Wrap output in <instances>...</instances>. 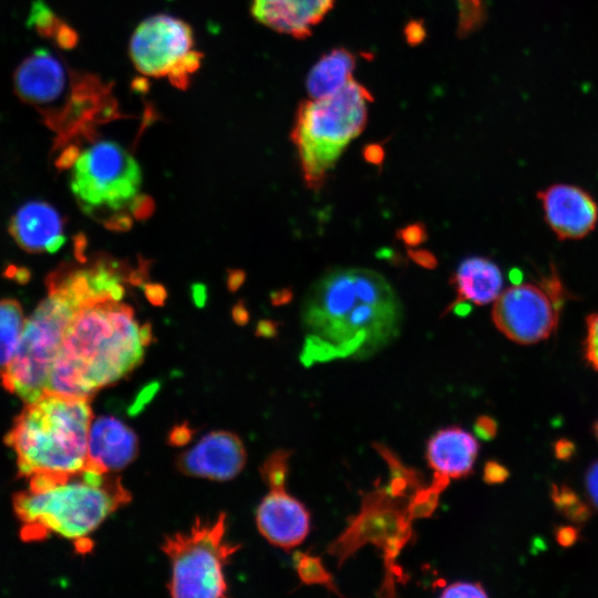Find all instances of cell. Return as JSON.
<instances>
[{
  "label": "cell",
  "mask_w": 598,
  "mask_h": 598,
  "mask_svg": "<svg viewBox=\"0 0 598 598\" xmlns=\"http://www.w3.org/2000/svg\"><path fill=\"white\" fill-rule=\"evenodd\" d=\"M555 538L561 547H570L578 540L579 529L571 525L558 526L555 529Z\"/></svg>",
  "instance_id": "e575fe53"
},
{
  "label": "cell",
  "mask_w": 598,
  "mask_h": 598,
  "mask_svg": "<svg viewBox=\"0 0 598 598\" xmlns=\"http://www.w3.org/2000/svg\"><path fill=\"white\" fill-rule=\"evenodd\" d=\"M130 56L142 74L166 78L178 89L188 86L203 59L195 49L190 25L168 14L152 16L138 24L131 38Z\"/></svg>",
  "instance_id": "8fae6325"
},
{
  "label": "cell",
  "mask_w": 598,
  "mask_h": 598,
  "mask_svg": "<svg viewBox=\"0 0 598 598\" xmlns=\"http://www.w3.org/2000/svg\"><path fill=\"white\" fill-rule=\"evenodd\" d=\"M373 447L388 464L390 481L386 487L392 496L408 499L417 488L424 485L422 474L417 470L405 465L386 445L374 443Z\"/></svg>",
  "instance_id": "603a6c76"
},
{
  "label": "cell",
  "mask_w": 598,
  "mask_h": 598,
  "mask_svg": "<svg viewBox=\"0 0 598 598\" xmlns=\"http://www.w3.org/2000/svg\"><path fill=\"white\" fill-rule=\"evenodd\" d=\"M478 451L476 437L453 425L440 429L430 437L425 456L435 473L463 478L472 474Z\"/></svg>",
  "instance_id": "d6986e66"
},
{
  "label": "cell",
  "mask_w": 598,
  "mask_h": 598,
  "mask_svg": "<svg viewBox=\"0 0 598 598\" xmlns=\"http://www.w3.org/2000/svg\"><path fill=\"white\" fill-rule=\"evenodd\" d=\"M594 432H595V435L598 440V420L596 421L595 425H594Z\"/></svg>",
  "instance_id": "ab89813d"
},
{
  "label": "cell",
  "mask_w": 598,
  "mask_h": 598,
  "mask_svg": "<svg viewBox=\"0 0 598 598\" xmlns=\"http://www.w3.org/2000/svg\"><path fill=\"white\" fill-rule=\"evenodd\" d=\"M406 502L405 498L392 496L386 486L377 484L362 494L359 512L348 519L344 529L327 547V553L336 558L338 567L365 545L380 549L384 578L379 596H394L396 582L404 580L398 557L414 537Z\"/></svg>",
  "instance_id": "ba28073f"
},
{
  "label": "cell",
  "mask_w": 598,
  "mask_h": 598,
  "mask_svg": "<svg viewBox=\"0 0 598 598\" xmlns=\"http://www.w3.org/2000/svg\"><path fill=\"white\" fill-rule=\"evenodd\" d=\"M509 476L508 470L496 461H488L485 463L483 470V480L487 484H501L505 482Z\"/></svg>",
  "instance_id": "1f68e13d"
},
{
  "label": "cell",
  "mask_w": 598,
  "mask_h": 598,
  "mask_svg": "<svg viewBox=\"0 0 598 598\" xmlns=\"http://www.w3.org/2000/svg\"><path fill=\"white\" fill-rule=\"evenodd\" d=\"M112 295L84 302L64 334L47 391L92 399L102 388L126 377L143 360L152 340L133 309Z\"/></svg>",
  "instance_id": "7a4b0ae2"
},
{
  "label": "cell",
  "mask_w": 598,
  "mask_h": 598,
  "mask_svg": "<svg viewBox=\"0 0 598 598\" xmlns=\"http://www.w3.org/2000/svg\"><path fill=\"white\" fill-rule=\"evenodd\" d=\"M585 486L591 504L598 508V460L588 467L585 475Z\"/></svg>",
  "instance_id": "836d02e7"
},
{
  "label": "cell",
  "mask_w": 598,
  "mask_h": 598,
  "mask_svg": "<svg viewBox=\"0 0 598 598\" xmlns=\"http://www.w3.org/2000/svg\"><path fill=\"white\" fill-rule=\"evenodd\" d=\"M408 255L415 264L423 268L433 269L437 266L435 255L426 249H409Z\"/></svg>",
  "instance_id": "8d00e7d4"
},
{
  "label": "cell",
  "mask_w": 598,
  "mask_h": 598,
  "mask_svg": "<svg viewBox=\"0 0 598 598\" xmlns=\"http://www.w3.org/2000/svg\"><path fill=\"white\" fill-rule=\"evenodd\" d=\"M49 293L27 320L18 351L1 378L3 388L25 403L47 391L53 362L79 308L103 296L94 268L56 274Z\"/></svg>",
  "instance_id": "5b68a950"
},
{
  "label": "cell",
  "mask_w": 598,
  "mask_h": 598,
  "mask_svg": "<svg viewBox=\"0 0 598 598\" xmlns=\"http://www.w3.org/2000/svg\"><path fill=\"white\" fill-rule=\"evenodd\" d=\"M76 71L45 49L35 50L14 72V91L32 104L44 121L55 115L71 95Z\"/></svg>",
  "instance_id": "7c38bea8"
},
{
  "label": "cell",
  "mask_w": 598,
  "mask_h": 598,
  "mask_svg": "<svg viewBox=\"0 0 598 598\" xmlns=\"http://www.w3.org/2000/svg\"><path fill=\"white\" fill-rule=\"evenodd\" d=\"M63 23L42 0L32 2L27 24L38 34L54 39Z\"/></svg>",
  "instance_id": "484cf974"
},
{
  "label": "cell",
  "mask_w": 598,
  "mask_h": 598,
  "mask_svg": "<svg viewBox=\"0 0 598 598\" xmlns=\"http://www.w3.org/2000/svg\"><path fill=\"white\" fill-rule=\"evenodd\" d=\"M584 357L588 364L598 372V311L586 318Z\"/></svg>",
  "instance_id": "83f0119b"
},
{
  "label": "cell",
  "mask_w": 598,
  "mask_h": 598,
  "mask_svg": "<svg viewBox=\"0 0 598 598\" xmlns=\"http://www.w3.org/2000/svg\"><path fill=\"white\" fill-rule=\"evenodd\" d=\"M576 452V445L568 439H559L555 442L554 454L560 461H569Z\"/></svg>",
  "instance_id": "f35d334b"
},
{
  "label": "cell",
  "mask_w": 598,
  "mask_h": 598,
  "mask_svg": "<svg viewBox=\"0 0 598 598\" xmlns=\"http://www.w3.org/2000/svg\"><path fill=\"white\" fill-rule=\"evenodd\" d=\"M289 451L278 450L265 461L260 468V474L269 488L286 487L289 472Z\"/></svg>",
  "instance_id": "4316f807"
},
{
  "label": "cell",
  "mask_w": 598,
  "mask_h": 598,
  "mask_svg": "<svg viewBox=\"0 0 598 598\" xmlns=\"http://www.w3.org/2000/svg\"><path fill=\"white\" fill-rule=\"evenodd\" d=\"M260 534L272 545L289 550L300 545L310 530V513L286 487L269 488L256 513Z\"/></svg>",
  "instance_id": "9a60e30c"
},
{
  "label": "cell",
  "mask_w": 598,
  "mask_h": 598,
  "mask_svg": "<svg viewBox=\"0 0 598 598\" xmlns=\"http://www.w3.org/2000/svg\"><path fill=\"white\" fill-rule=\"evenodd\" d=\"M305 365L367 359L400 333L403 307L391 283L364 268L326 272L309 289L301 313Z\"/></svg>",
  "instance_id": "6da1fadb"
},
{
  "label": "cell",
  "mask_w": 598,
  "mask_h": 598,
  "mask_svg": "<svg viewBox=\"0 0 598 598\" xmlns=\"http://www.w3.org/2000/svg\"><path fill=\"white\" fill-rule=\"evenodd\" d=\"M241 440L228 431H213L185 451L177 461L182 473L213 481H228L246 464Z\"/></svg>",
  "instance_id": "5bb4252c"
},
{
  "label": "cell",
  "mask_w": 598,
  "mask_h": 598,
  "mask_svg": "<svg viewBox=\"0 0 598 598\" xmlns=\"http://www.w3.org/2000/svg\"><path fill=\"white\" fill-rule=\"evenodd\" d=\"M226 515L213 519L197 518L187 530L164 539L163 550L172 565L168 582L175 598L225 597L227 584L224 566L238 549L225 539Z\"/></svg>",
  "instance_id": "9c48e42d"
},
{
  "label": "cell",
  "mask_w": 598,
  "mask_h": 598,
  "mask_svg": "<svg viewBox=\"0 0 598 598\" xmlns=\"http://www.w3.org/2000/svg\"><path fill=\"white\" fill-rule=\"evenodd\" d=\"M138 440L134 431L114 416L92 421L87 439L89 466L104 473L117 472L137 455Z\"/></svg>",
  "instance_id": "2e32d148"
},
{
  "label": "cell",
  "mask_w": 598,
  "mask_h": 598,
  "mask_svg": "<svg viewBox=\"0 0 598 598\" xmlns=\"http://www.w3.org/2000/svg\"><path fill=\"white\" fill-rule=\"evenodd\" d=\"M550 498L555 508L561 513V515L580 502L579 495L568 485L553 484L550 489Z\"/></svg>",
  "instance_id": "f546056e"
},
{
  "label": "cell",
  "mask_w": 598,
  "mask_h": 598,
  "mask_svg": "<svg viewBox=\"0 0 598 598\" xmlns=\"http://www.w3.org/2000/svg\"><path fill=\"white\" fill-rule=\"evenodd\" d=\"M112 473L86 467L73 473H38L27 489L13 496V509L24 542L55 533L83 544L114 511L130 502L128 491Z\"/></svg>",
  "instance_id": "3957f363"
},
{
  "label": "cell",
  "mask_w": 598,
  "mask_h": 598,
  "mask_svg": "<svg viewBox=\"0 0 598 598\" xmlns=\"http://www.w3.org/2000/svg\"><path fill=\"white\" fill-rule=\"evenodd\" d=\"M54 40L61 49H72L76 44L78 35L72 28L63 23Z\"/></svg>",
  "instance_id": "74e56055"
},
{
  "label": "cell",
  "mask_w": 598,
  "mask_h": 598,
  "mask_svg": "<svg viewBox=\"0 0 598 598\" xmlns=\"http://www.w3.org/2000/svg\"><path fill=\"white\" fill-rule=\"evenodd\" d=\"M296 570L300 580L306 585H321L328 590L341 596L332 574L324 567L319 556L298 553L295 556Z\"/></svg>",
  "instance_id": "d4e9b609"
},
{
  "label": "cell",
  "mask_w": 598,
  "mask_h": 598,
  "mask_svg": "<svg viewBox=\"0 0 598 598\" xmlns=\"http://www.w3.org/2000/svg\"><path fill=\"white\" fill-rule=\"evenodd\" d=\"M334 0H252L254 18L267 28L297 39L311 34Z\"/></svg>",
  "instance_id": "e0dca14e"
},
{
  "label": "cell",
  "mask_w": 598,
  "mask_h": 598,
  "mask_svg": "<svg viewBox=\"0 0 598 598\" xmlns=\"http://www.w3.org/2000/svg\"><path fill=\"white\" fill-rule=\"evenodd\" d=\"M568 520L575 524H582L591 516V509L588 504L579 502L563 514Z\"/></svg>",
  "instance_id": "d590c367"
},
{
  "label": "cell",
  "mask_w": 598,
  "mask_h": 598,
  "mask_svg": "<svg viewBox=\"0 0 598 598\" xmlns=\"http://www.w3.org/2000/svg\"><path fill=\"white\" fill-rule=\"evenodd\" d=\"M90 399L45 392L27 403L4 436L17 456L18 473H73L90 467Z\"/></svg>",
  "instance_id": "277c9868"
},
{
  "label": "cell",
  "mask_w": 598,
  "mask_h": 598,
  "mask_svg": "<svg viewBox=\"0 0 598 598\" xmlns=\"http://www.w3.org/2000/svg\"><path fill=\"white\" fill-rule=\"evenodd\" d=\"M371 102L368 89L351 80L332 96L299 105L291 140L308 188L323 186L347 146L364 130Z\"/></svg>",
  "instance_id": "8992f818"
},
{
  "label": "cell",
  "mask_w": 598,
  "mask_h": 598,
  "mask_svg": "<svg viewBox=\"0 0 598 598\" xmlns=\"http://www.w3.org/2000/svg\"><path fill=\"white\" fill-rule=\"evenodd\" d=\"M497 422L488 415H480L474 423V432L477 437L489 441L497 434Z\"/></svg>",
  "instance_id": "d6a6232c"
},
{
  "label": "cell",
  "mask_w": 598,
  "mask_h": 598,
  "mask_svg": "<svg viewBox=\"0 0 598 598\" xmlns=\"http://www.w3.org/2000/svg\"><path fill=\"white\" fill-rule=\"evenodd\" d=\"M485 588L480 582L471 581H455L446 586L441 592L440 597L451 598V597H487Z\"/></svg>",
  "instance_id": "f1b7e54d"
},
{
  "label": "cell",
  "mask_w": 598,
  "mask_h": 598,
  "mask_svg": "<svg viewBox=\"0 0 598 598\" xmlns=\"http://www.w3.org/2000/svg\"><path fill=\"white\" fill-rule=\"evenodd\" d=\"M355 55L347 49L331 50L308 73L306 87L311 99H324L340 92L352 79Z\"/></svg>",
  "instance_id": "44dd1931"
},
{
  "label": "cell",
  "mask_w": 598,
  "mask_h": 598,
  "mask_svg": "<svg viewBox=\"0 0 598 598\" xmlns=\"http://www.w3.org/2000/svg\"><path fill=\"white\" fill-rule=\"evenodd\" d=\"M25 322L19 301L11 298L0 300V379L18 351Z\"/></svg>",
  "instance_id": "7402d4cb"
},
{
  "label": "cell",
  "mask_w": 598,
  "mask_h": 598,
  "mask_svg": "<svg viewBox=\"0 0 598 598\" xmlns=\"http://www.w3.org/2000/svg\"><path fill=\"white\" fill-rule=\"evenodd\" d=\"M567 290L551 269L537 281L516 282L493 302L492 320L507 339L534 344L548 339L558 327Z\"/></svg>",
  "instance_id": "30bf717a"
},
{
  "label": "cell",
  "mask_w": 598,
  "mask_h": 598,
  "mask_svg": "<svg viewBox=\"0 0 598 598\" xmlns=\"http://www.w3.org/2000/svg\"><path fill=\"white\" fill-rule=\"evenodd\" d=\"M547 225L560 240L580 239L594 230L598 205L585 189L554 184L537 193Z\"/></svg>",
  "instance_id": "4fadbf2b"
},
{
  "label": "cell",
  "mask_w": 598,
  "mask_h": 598,
  "mask_svg": "<svg viewBox=\"0 0 598 598\" xmlns=\"http://www.w3.org/2000/svg\"><path fill=\"white\" fill-rule=\"evenodd\" d=\"M10 234L28 252H54L64 243L63 220L48 203L30 202L13 215Z\"/></svg>",
  "instance_id": "ac0fdd59"
},
{
  "label": "cell",
  "mask_w": 598,
  "mask_h": 598,
  "mask_svg": "<svg viewBox=\"0 0 598 598\" xmlns=\"http://www.w3.org/2000/svg\"><path fill=\"white\" fill-rule=\"evenodd\" d=\"M450 477L446 475L434 473L433 481L430 485L417 488L406 502V511L410 518H427L439 506L440 496L448 486Z\"/></svg>",
  "instance_id": "cb8c5ba5"
},
{
  "label": "cell",
  "mask_w": 598,
  "mask_h": 598,
  "mask_svg": "<svg viewBox=\"0 0 598 598\" xmlns=\"http://www.w3.org/2000/svg\"><path fill=\"white\" fill-rule=\"evenodd\" d=\"M450 282L456 291V299L446 311L494 302L503 291L504 280L499 267L493 260L472 256L457 266Z\"/></svg>",
  "instance_id": "ffe728a7"
},
{
  "label": "cell",
  "mask_w": 598,
  "mask_h": 598,
  "mask_svg": "<svg viewBox=\"0 0 598 598\" xmlns=\"http://www.w3.org/2000/svg\"><path fill=\"white\" fill-rule=\"evenodd\" d=\"M396 237L405 245L415 247L423 244L427 239V231L422 223H413L400 228L396 231Z\"/></svg>",
  "instance_id": "4dcf8cb0"
},
{
  "label": "cell",
  "mask_w": 598,
  "mask_h": 598,
  "mask_svg": "<svg viewBox=\"0 0 598 598\" xmlns=\"http://www.w3.org/2000/svg\"><path fill=\"white\" fill-rule=\"evenodd\" d=\"M71 189L83 210L93 217L113 215L111 226L122 228L118 212L130 208L146 216L147 200L140 196L142 173L136 159L120 144L94 141L72 163Z\"/></svg>",
  "instance_id": "52a82bcc"
}]
</instances>
